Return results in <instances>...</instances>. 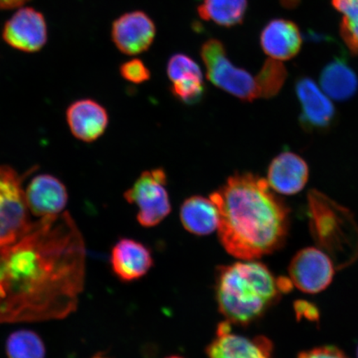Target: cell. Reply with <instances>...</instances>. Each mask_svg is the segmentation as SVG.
<instances>
[{"mask_svg": "<svg viewBox=\"0 0 358 358\" xmlns=\"http://www.w3.org/2000/svg\"><path fill=\"white\" fill-rule=\"evenodd\" d=\"M86 249L69 213L41 218L0 245V323L62 319L77 307Z\"/></svg>", "mask_w": 358, "mask_h": 358, "instance_id": "obj_1", "label": "cell"}, {"mask_svg": "<svg viewBox=\"0 0 358 358\" xmlns=\"http://www.w3.org/2000/svg\"><path fill=\"white\" fill-rule=\"evenodd\" d=\"M210 199L219 212V239L232 257L252 261L274 252L283 243L288 210L266 179L235 173Z\"/></svg>", "mask_w": 358, "mask_h": 358, "instance_id": "obj_2", "label": "cell"}, {"mask_svg": "<svg viewBox=\"0 0 358 358\" xmlns=\"http://www.w3.org/2000/svg\"><path fill=\"white\" fill-rule=\"evenodd\" d=\"M285 286L254 259L222 266L216 284L219 310L229 323L249 324L266 312Z\"/></svg>", "mask_w": 358, "mask_h": 358, "instance_id": "obj_3", "label": "cell"}, {"mask_svg": "<svg viewBox=\"0 0 358 358\" xmlns=\"http://www.w3.org/2000/svg\"><path fill=\"white\" fill-rule=\"evenodd\" d=\"M310 226L317 243L337 266L357 256L358 229L350 213L319 192L308 196Z\"/></svg>", "mask_w": 358, "mask_h": 358, "instance_id": "obj_4", "label": "cell"}, {"mask_svg": "<svg viewBox=\"0 0 358 358\" xmlns=\"http://www.w3.org/2000/svg\"><path fill=\"white\" fill-rule=\"evenodd\" d=\"M200 55L207 70V77L215 87L241 101L259 99L256 77L231 64L220 40L211 38L206 41L201 45Z\"/></svg>", "mask_w": 358, "mask_h": 358, "instance_id": "obj_5", "label": "cell"}, {"mask_svg": "<svg viewBox=\"0 0 358 358\" xmlns=\"http://www.w3.org/2000/svg\"><path fill=\"white\" fill-rule=\"evenodd\" d=\"M167 181L162 168L148 170L124 192L125 200L138 208L137 220L141 226L159 225L171 213Z\"/></svg>", "mask_w": 358, "mask_h": 358, "instance_id": "obj_6", "label": "cell"}, {"mask_svg": "<svg viewBox=\"0 0 358 358\" xmlns=\"http://www.w3.org/2000/svg\"><path fill=\"white\" fill-rule=\"evenodd\" d=\"M29 211L20 176L10 167L0 166V245L13 243L29 229Z\"/></svg>", "mask_w": 358, "mask_h": 358, "instance_id": "obj_7", "label": "cell"}, {"mask_svg": "<svg viewBox=\"0 0 358 358\" xmlns=\"http://www.w3.org/2000/svg\"><path fill=\"white\" fill-rule=\"evenodd\" d=\"M334 266L333 259L324 250L308 248L292 259L289 268L290 280L302 292L320 293L332 282Z\"/></svg>", "mask_w": 358, "mask_h": 358, "instance_id": "obj_8", "label": "cell"}, {"mask_svg": "<svg viewBox=\"0 0 358 358\" xmlns=\"http://www.w3.org/2000/svg\"><path fill=\"white\" fill-rule=\"evenodd\" d=\"M2 37L8 46L34 53L42 50L48 42L46 20L33 8H22L3 26Z\"/></svg>", "mask_w": 358, "mask_h": 358, "instance_id": "obj_9", "label": "cell"}, {"mask_svg": "<svg viewBox=\"0 0 358 358\" xmlns=\"http://www.w3.org/2000/svg\"><path fill=\"white\" fill-rule=\"evenodd\" d=\"M155 35L154 21L140 10L124 13L112 24V41L120 52L129 56L149 50Z\"/></svg>", "mask_w": 358, "mask_h": 358, "instance_id": "obj_10", "label": "cell"}, {"mask_svg": "<svg viewBox=\"0 0 358 358\" xmlns=\"http://www.w3.org/2000/svg\"><path fill=\"white\" fill-rule=\"evenodd\" d=\"M295 93L301 104L299 120L304 129L324 131L332 125L336 116L333 103L312 79H299L295 84Z\"/></svg>", "mask_w": 358, "mask_h": 358, "instance_id": "obj_11", "label": "cell"}, {"mask_svg": "<svg viewBox=\"0 0 358 358\" xmlns=\"http://www.w3.org/2000/svg\"><path fill=\"white\" fill-rule=\"evenodd\" d=\"M271 352L267 338L232 334L228 321L219 324L216 337L207 348L208 358H272Z\"/></svg>", "mask_w": 358, "mask_h": 358, "instance_id": "obj_12", "label": "cell"}, {"mask_svg": "<svg viewBox=\"0 0 358 358\" xmlns=\"http://www.w3.org/2000/svg\"><path fill=\"white\" fill-rule=\"evenodd\" d=\"M24 196L29 211L42 218L60 214L69 200L64 183L50 174L34 177L27 187Z\"/></svg>", "mask_w": 358, "mask_h": 358, "instance_id": "obj_13", "label": "cell"}, {"mask_svg": "<svg viewBox=\"0 0 358 358\" xmlns=\"http://www.w3.org/2000/svg\"><path fill=\"white\" fill-rule=\"evenodd\" d=\"M308 164L301 156L284 151L271 161L268 169V186L279 194L294 195L301 192L308 180Z\"/></svg>", "mask_w": 358, "mask_h": 358, "instance_id": "obj_14", "label": "cell"}, {"mask_svg": "<svg viewBox=\"0 0 358 358\" xmlns=\"http://www.w3.org/2000/svg\"><path fill=\"white\" fill-rule=\"evenodd\" d=\"M66 122L75 138L93 142L105 133L109 115L104 106L92 99L75 101L66 110Z\"/></svg>", "mask_w": 358, "mask_h": 358, "instance_id": "obj_15", "label": "cell"}, {"mask_svg": "<svg viewBox=\"0 0 358 358\" xmlns=\"http://www.w3.org/2000/svg\"><path fill=\"white\" fill-rule=\"evenodd\" d=\"M259 42L263 51L272 59L287 61L301 51L303 39L294 22L275 19L262 29Z\"/></svg>", "mask_w": 358, "mask_h": 358, "instance_id": "obj_16", "label": "cell"}, {"mask_svg": "<svg viewBox=\"0 0 358 358\" xmlns=\"http://www.w3.org/2000/svg\"><path fill=\"white\" fill-rule=\"evenodd\" d=\"M111 266L118 278L124 282L141 279L153 266L149 248L133 239L120 240L111 253Z\"/></svg>", "mask_w": 358, "mask_h": 358, "instance_id": "obj_17", "label": "cell"}, {"mask_svg": "<svg viewBox=\"0 0 358 358\" xmlns=\"http://www.w3.org/2000/svg\"><path fill=\"white\" fill-rule=\"evenodd\" d=\"M180 220L183 227L190 234L207 236L218 229V209L211 199L192 196L181 205Z\"/></svg>", "mask_w": 358, "mask_h": 358, "instance_id": "obj_18", "label": "cell"}, {"mask_svg": "<svg viewBox=\"0 0 358 358\" xmlns=\"http://www.w3.org/2000/svg\"><path fill=\"white\" fill-rule=\"evenodd\" d=\"M320 84L327 96L343 101L351 99L357 93L358 78L345 61L336 59L322 71Z\"/></svg>", "mask_w": 358, "mask_h": 358, "instance_id": "obj_19", "label": "cell"}, {"mask_svg": "<svg viewBox=\"0 0 358 358\" xmlns=\"http://www.w3.org/2000/svg\"><path fill=\"white\" fill-rule=\"evenodd\" d=\"M248 7V0H203L196 10L201 20L232 28L243 24Z\"/></svg>", "mask_w": 358, "mask_h": 358, "instance_id": "obj_20", "label": "cell"}, {"mask_svg": "<svg viewBox=\"0 0 358 358\" xmlns=\"http://www.w3.org/2000/svg\"><path fill=\"white\" fill-rule=\"evenodd\" d=\"M332 4L342 15L340 35L352 55H358V0H332Z\"/></svg>", "mask_w": 358, "mask_h": 358, "instance_id": "obj_21", "label": "cell"}, {"mask_svg": "<svg viewBox=\"0 0 358 358\" xmlns=\"http://www.w3.org/2000/svg\"><path fill=\"white\" fill-rule=\"evenodd\" d=\"M8 358H44V344L38 334L29 330L12 334L6 344Z\"/></svg>", "mask_w": 358, "mask_h": 358, "instance_id": "obj_22", "label": "cell"}, {"mask_svg": "<svg viewBox=\"0 0 358 358\" xmlns=\"http://www.w3.org/2000/svg\"><path fill=\"white\" fill-rule=\"evenodd\" d=\"M287 71L280 61L268 58L259 70L256 79L259 98L274 97L284 86Z\"/></svg>", "mask_w": 358, "mask_h": 358, "instance_id": "obj_23", "label": "cell"}, {"mask_svg": "<svg viewBox=\"0 0 358 358\" xmlns=\"http://www.w3.org/2000/svg\"><path fill=\"white\" fill-rule=\"evenodd\" d=\"M171 93L178 101L186 105H194L203 99L206 87L203 78L189 77L174 82Z\"/></svg>", "mask_w": 358, "mask_h": 358, "instance_id": "obj_24", "label": "cell"}, {"mask_svg": "<svg viewBox=\"0 0 358 358\" xmlns=\"http://www.w3.org/2000/svg\"><path fill=\"white\" fill-rule=\"evenodd\" d=\"M167 75L172 83L189 77L203 78L199 64L189 56L182 53H177L169 58Z\"/></svg>", "mask_w": 358, "mask_h": 358, "instance_id": "obj_25", "label": "cell"}, {"mask_svg": "<svg viewBox=\"0 0 358 358\" xmlns=\"http://www.w3.org/2000/svg\"><path fill=\"white\" fill-rule=\"evenodd\" d=\"M120 73L124 80L134 84L144 83L151 77L150 71L140 59H132L124 62L120 66Z\"/></svg>", "mask_w": 358, "mask_h": 358, "instance_id": "obj_26", "label": "cell"}, {"mask_svg": "<svg viewBox=\"0 0 358 358\" xmlns=\"http://www.w3.org/2000/svg\"><path fill=\"white\" fill-rule=\"evenodd\" d=\"M299 358H348L333 347H323L312 349L310 351L301 353Z\"/></svg>", "mask_w": 358, "mask_h": 358, "instance_id": "obj_27", "label": "cell"}, {"mask_svg": "<svg viewBox=\"0 0 358 358\" xmlns=\"http://www.w3.org/2000/svg\"><path fill=\"white\" fill-rule=\"evenodd\" d=\"M28 1L29 0H0V10L21 7Z\"/></svg>", "mask_w": 358, "mask_h": 358, "instance_id": "obj_28", "label": "cell"}, {"mask_svg": "<svg viewBox=\"0 0 358 358\" xmlns=\"http://www.w3.org/2000/svg\"><path fill=\"white\" fill-rule=\"evenodd\" d=\"M301 0H280L282 6L287 8H293L299 6Z\"/></svg>", "mask_w": 358, "mask_h": 358, "instance_id": "obj_29", "label": "cell"}, {"mask_svg": "<svg viewBox=\"0 0 358 358\" xmlns=\"http://www.w3.org/2000/svg\"><path fill=\"white\" fill-rule=\"evenodd\" d=\"M167 358H183V357H179V356H171V357H169Z\"/></svg>", "mask_w": 358, "mask_h": 358, "instance_id": "obj_30", "label": "cell"}, {"mask_svg": "<svg viewBox=\"0 0 358 358\" xmlns=\"http://www.w3.org/2000/svg\"><path fill=\"white\" fill-rule=\"evenodd\" d=\"M357 358H358V348H357Z\"/></svg>", "mask_w": 358, "mask_h": 358, "instance_id": "obj_31", "label": "cell"}]
</instances>
